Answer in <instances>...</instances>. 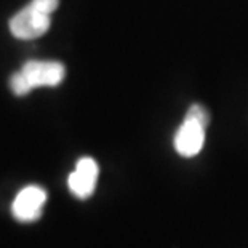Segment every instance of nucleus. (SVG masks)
Segmentation results:
<instances>
[{"mask_svg":"<svg viewBox=\"0 0 248 248\" xmlns=\"http://www.w3.org/2000/svg\"><path fill=\"white\" fill-rule=\"evenodd\" d=\"M186 119L189 120H195V122L202 124L203 126H207L210 122V115L207 112V109L202 108L200 104H194V106L189 108L187 114H186Z\"/></svg>","mask_w":248,"mask_h":248,"instance_id":"obj_6","label":"nucleus"},{"mask_svg":"<svg viewBox=\"0 0 248 248\" xmlns=\"http://www.w3.org/2000/svg\"><path fill=\"white\" fill-rule=\"evenodd\" d=\"M46 202V192L39 186H28L21 189L13 200L12 213L18 221L31 223L40 218Z\"/></svg>","mask_w":248,"mask_h":248,"instance_id":"obj_3","label":"nucleus"},{"mask_svg":"<svg viewBox=\"0 0 248 248\" xmlns=\"http://www.w3.org/2000/svg\"><path fill=\"white\" fill-rule=\"evenodd\" d=\"M205 128L207 126L195 122V120L184 119L175 136V147L178 154H181L183 157L197 155L202 151L205 142Z\"/></svg>","mask_w":248,"mask_h":248,"instance_id":"obj_5","label":"nucleus"},{"mask_svg":"<svg viewBox=\"0 0 248 248\" xmlns=\"http://www.w3.org/2000/svg\"><path fill=\"white\" fill-rule=\"evenodd\" d=\"M50 29V15L40 12L32 3L15 15L10 19V31L15 37L23 40L35 39L44 35Z\"/></svg>","mask_w":248,"mask_h":248,"instance_id":"obj_1","label":"nucleus"},{"mask_svg":"<svg viewBox=\"0 0 248 248\" xmlns=\"http://www.w3.org/2000/svg\"><path fill=\"white\" fill-rule=\"evenodd\" d=\"M31 3L46 15H51L58 8V0H32Z\"/></svg>","mask_w":248,"mask_h":248,"instance_id":"obj_7","label":"nucleus"},{"mask_svg":"<svg viewBox=\"0 0 248 248\" xmlns=\"http://www.w3.org/2000/svg\"><path fill=\"white\" fill-rule=\"evenodd\" d=\"M19 74L32 90L35 87H56L64 78L66 69L58 61H28Z\"/></svg>","mask_w":248,"mask_h":248,"instance_id":"obj_2","label":"nucleus"},{"mask_svg":"<svg viewBox=\"0 0 248 248\" xmlns=\"http://www.w3.org/2000/svg\"><path fill=\"white\" fill-rule=\"evenodd\" d=\"M98 173V163L92 157L80 159L77 162L76 170L71 173L69 179H67L71 192L78 199H88L94 192V187H96Z\"/></svg>","mask_w":248,"mask_h":248,"instance_id":"obj_4","label":"nucleus"}]
</instances>
